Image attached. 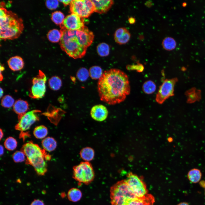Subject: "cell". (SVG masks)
<instances>
[{
	"label": "cell",
	"instance_id": "cell-1",
	"mask_svg": "<svg viewBox=\"0 0 205 205\" xmlns=\"http://www.w3.org/2000/svg\"><path fill=\"white\" fill-rule=\"evenodd\" d=\"M97 90L101 101L111 105L119 104L130 93L128 77L118 69L105 71L99 79Z\"/></svg>",
	"mask_w": 205,
	"mask_h": 205
},
{
	"label": "cell",
	"instance_id": "cell-2",
	"mask_svg": "<svg viewBox=\"0 0 205 205\" xmlns=\"http://www.w3.org/2000/svg\"><path fill=\"white\" fill-rule=\"evenodd\" d=\"M62 49L70 57L80 58L85 54L87 48L93 41L94 35L86 26L77 30H69L61 26Z\"/></svg>",
	"mask_w": 205,
	"mask_h": 205
},
{
	"label": "cell",
	"instance_id": "cell-3",
	"mask_svg": "<svg viewBox=\"0 0 205 205\" xmlns=\"http://www.w3.org/2000/svg\"><path fill=\"white\" fill-rule=\"evenodd\" d=\"M0 39H12L18 38L24 28L22 19L16 14L2 7L0 8Z\"/></svg>",
	"mask_w": 205,
	"mask_h": 205
},
{
	"label": "cell",
	"instance_id": "cell-4",
	"mask_svg": "<svg viewBox=\"0 0 205 205\" xmlns=\"http://www.w3.org/2000/svg\"><path fill=\"white\" fill-rule=\"evenodd\" d=\"M137 197L130 188L125 180L119 181L111 187V205H124L128 201Z\"/></svg>",
	"mask_w": 205,
	"mask_h": 205
},
{
	"label": "cell",
	"instance_id": "cell-5",
	"mask_svg": "<svg viewBox=\"0 0 205 205\" xmlns=\"http://www.w3.org/2000/svg\"><path fill=\"white\" fill-rule=\"evenodd\" d=\"M95 177V173L91 163L88 161L82 162L73 167V178L77 181L88 185Z\"/></svg>",
	"mask_w": 205,
	"mask_h": 205
},
{
	"label": "cell",
	"instance_id": "cell-6",
	"mask_svg": "<svg viewBox=\"0 0 205 205\" xmlns=\"http://www.w3.org/2000/svg\"><path fill=\"white\" fill-rule=\"evenodd\" d=\"M50 158V155L42 149L36 151L27 157L26 163L31 165L38 175H43L47 171L45 160H49Z\"/></svg>",
	"mask_w": 205,
	"mask_h": 205
},
{
	"label": "cell",
	"instance_id": "cell-7",
	"mask_svg": "<svg viewBox=\"0 0 205 205\" xmlns=\"http://www.w3.org/2000/svg\"><path fill=\"white\" fill-rule=\"evenodd\" d=\"M71 13L82 18H87L95 12L94 6L91 0H72L70 4Z\"/></svg>",
	"mask_w": 205,
	"mask_h": 205
},
{
	"label": "cell",
	"instance_id": "cell-8",
	"mask_svg": "<svg viewBox=\"0 0 205 205\" xmlns=\"http://www.w3.org/2000/svg\"><path fill=\"white\" fill-rule=\"evenodd\" d=\"M46 80L45 74L40 70L38 75L32 79V85L30 90L29 96L34 99L43 97L46 91Z\"/></svg>",
	"mask_w": 205,
	"mask_h": 205
},
{
	"label": "cell",
	"instance_id": "cell-9",
	"mask_svg": "<svg viewBox=\"0 0 205 205\" xmlns=\"http://www.w3.org/2000/svg\"><path fill=\"white\" fill-rule=\"evenodd\" d=\"M125 180L130 188L137 196L142 197L148 194L145 183L136 175L130 173L128 174Z\"/></svg>",
	"mask_w": 205,
	"mask_h": 205
},
{
	"label": "cell",
	"instance_id": "cell-10",
	"mask_svg": "<svg viewBox=\"0 0 205 205\" xmlns=\"http://www.w3.org/2000/svg\"><path fill=\"white\" fill-rule=\"evenodd\" d=\"M176 78L165 80L160 86L156 95L155 101L159 104L174 95V87L177 81Z\"/></svg>",
	"mask_w": 205,
	"mask_h": 205
},
{
	"label": "cell",
	"instance_id": "cell-11",
	"mask_svg": "<svg viewBox=\"0 0 205 205\" xmlns=\"http://www.w3.org/2000/svg\"><path fill=\"white\" fill-rule=\"evenodd\" d=\"M40 112V110H34L18 116L19 121L15 126V129L21 131L28 130L32 125L39 120L38 114Z\"/></svg>",
	"mask_w": 205,
	"mask_h": 205
},
{
	"label": "cell",
	"instance_id": "cell-12",
	"mask_svg": "<svg viewBox=\"0 0 205 205\" xmlns=\"http://www.w3.org/2000/svg\"><path fill=\"white\" fill-rule=\"evenodd\" d=\"M62 24L66 29L73 30L80 29L85 26L83 19L73 13L67 15Z\"/></svg>",
	"mask_w": 205,
	"mask_h": 205
},
{
	"label": "cell",
	"instance_id": "cell-13",
	"mask_svg": "<svg viewBox=\"0 0 205 205\" xmlns=\"http://www.w3.org/2000/svg\"><path fill=\"white\" fill-rule=\"evenodd\" d=\"M108 114L106 106L102 104H97L93 106L91 109L90 115L95 120L99 122L103 121L107 118Z\"/></svg>",
	"mask_w": 205,
	"mask_h": 205
},
{
	"label": "cell",
	"instance_id": "cell-14",
	"mask_svg": "<svg viewBox=\"0 0 205 205\" xmlns=\"http://www.w3.org/2000/svg\"><path fill=\"white\" fill-rule=\"evenodd\" d=\"M155 201L154 197L148 193L143 197L137 196L130 200L124 205H153Z\"/></svg>",
	"mask_w": 205,
	"mask_h": 205
},
{
	"label": "cell",
	"instance_id": "cell-15",
	"mask_svg": "<svg viewBox=\"0 0 205 205\" xmlns=\"http://www.w3.org/2000/svg\"><path fill=\"white\" fill-rule=\"evenodd\" d=\"M95 7V12L100 14L106 13L114 3L111 0H91Z\"/></svg>",
	"mask_w": 205,
	"mask_h": 205
},
{
	"label": "cell",
	"instance_id": "cell-16",
	"mask_svg": "<svg viewBox=\"0 0 205 205\" xmlns=\"http://www.w3.org/2000/svg\"><path fill=\"white\" fill-rule=\"evenodd\" d=\"M9 68L13 71H17L22 69L24 66V62L22 58L18 56L12 57L7 61Z\"/></svg>",
	"mask_w": 205,
	"mask_h": 205
},
{
	"label": "cell",
	"instance_id": "cell-17",
	"mask_svg": "<svg viewBox=\"0 0 205 205\" xmlns=\"http://www.w3.org/2000/svg\"><path fill=\"white\" fill-rule=\"evenodd\" d=\"M13 107L14 111L18 114V116L26 113L29 108V105L27 101L21 99L15 101Z\"/></svg>",
	"mask_w": 205,
	"mask_h": 205
},
{
	"label": "cell",
	"instance_id": "cell-18",
	"mask_svg": "<svg viewBox=\"0 0 205 205\" xmlns=\"http://www.w3.org/2000/svg\"><path fill=\"white\" fill-rule=\"evenodd\" d=\"M42 145L45 151L51 152L54 150L56 147L57 143L56 141L52 137H47L43 140Z\"/></svg>",
	"mask_w": 205,
	"mask_h": 205
},
{
	"label": "cell",
	"instance_id": "cell-19",
	"mask_svg": "<svg viewBox=\"0 0 205 205\" xmlns=\"http://www.w3.org/2000/svg\"><path fill=\"white\" fill-rule=\"evenodd\" d=\"M82 196L81 191L79 188H73L68 191L67 197L68 200L72 202H77L79 201Z\"/></svg>",
	"mask_w": 205,
	"mask_h": 205
},
{
	"label": "cell",
	"instance_id": "cell-20",
	"mask_svg": "<svg viewBox=\"0 0 205 205\" xmlns=\"http://www.w3.org/2000/svg\"><path fill=\"white\" fill-rule=\"evenodd\" d=\"M80 155L81 158L86 161L89 162L93 159L95 151L92 148L86 147L83 148L80 151Z\"/></svg>",
	"mask_w": 205,
	"mask_h": 205
},
{
	"label": "cell",
	"instance_id": "cell-21",
	"mask_svg": "<svg viewBox=\"0 0 205 205\" xmlns=\"http://www.w3.org/2000/svg\"><path fill=\"white\" fill-rule=\"evenodd\" d=\"M202 176L200 171L196 168H193L190 170L187 174L188 178L191 183H196L199 181Z\"/></svg>",
	"mask_w": 205,
	"mask_h": 205
},
{
	"label": "cell",
	"instance_id": "cell-22",
	"mask_svg": "<svg viewBox=\"0 0 205 205\" xmlns=\"http://www.w3.org/2000/svg\"><path fill=\"white\" fill-rule=\"evenodd\" d=\"M33 133L34 136L37 139H44L47 135L48 130L45 126L40 125L35 128Z\"/></svg>",
	"mask_w": 205,
	"mask_h": 205
},
{
	"label": "cell",
	"instance_id": "cell-23",
	"mask_svg": "<svg viewBox=\"0 0 205 205\" xmlns=\"http://www.w3.org/2000/svg\"><path fill=\"white\" fill-rule=\"evenodd\" d=\"M62 34L61 30L54 29L50 30L47 34L48 40L52 42H57L60 40Z\"/></svg>",
	"mask_w": 205,
	"mask_h": 205
},
{
	"label": "cell",
	"instance_id": "cell-24",
	"mask_svg": "<svg viewBox=\"0 0 205 205\" xmlns=\"http://www.w3.org/2000/svg\"><path fill=\"white\" fill-rule=\"evenodd\" d=\"M61 79L57 76H53L50 78L48 81L49 87L52 90L57 91L59 90L62 86Z\"/></svg>",
	"mask_w": 205,
	"mask_h": 205
},
{
	"label": "cell",
	"instance_id": "cell-25",
	"mask_svg": "<svg viewBox=\"0 0 205 205\" xmlns=\"http://www.w3.org/2000/svg\"><path fill=\"white\" fill-rule=\"evenodd\" d=\"M156 85L153 81L149 80L145 81L143 84L142 88L143 92L147 94L153 93L155 91Z\"/></svg>",
	"mask_w": 205,
	"mask_h": 205
},
{
	"label": "cell",
	"instance_id": "cell-26",
	"mask_svg": "<svg viewBox=\"0 0 205 205\" xmlns=\"http://www.w3.org/2000/svg\"><path fill=\"white\" fill-rule=\"evenodd\" d=\"M162 44L163 48L168 51L173 50L175 48L176 44L175 40L169 37L164 38L162 41Z\"/></svg>",
	"mask_w": 205,
	"mask_h": 205
},
{
	"label": "cell",
	"instance_id": "cell-27",
	"mask_svg": "<svg viewBox=\"0 0 205 205\" xmlns=\"http://www.w3.org/2000/svg\"><path fill=\"white\" fill-rule=\"evenodd\" d=\"M89 73L90 77L94 80L99 79L103 73L101 68L98 66H94L91 67Z\"/></svg>",
	"mask_w": 205,
	"mask_h": 205
},
{
	"label": "cell",
	"instance_id": "cell-28",
	"mask_svg": "<svg viewBox=\"0 0 205 205\" xmlns=\"http://www.w3.org/2000/svg\"><path fill=\"white\" fill-rule=\"evenodd\" d=\"M97 50L99 55L101 57H106L109 54L110 47L107 44L103 42L98 44L97 48Z\"/></svg>",
	"mask_w": 205,
	"mask_h": 205
},
{
	"label": "cell",
	"instance_id": "cell-29",
	"mask_svg": "<svg viewBox=\"0 0 205 205\" xmlns=\"http://www.w3.org/2000/svg\"><path fill=\"white\" fill-rule=\"evenodd\" d=\"M63 14L60 11H56L52 13L51 19L56 24L61 25L65 19Z\"/></svg>",
	"mask_w": 205,
	"mask_h": 205
},
{
	"label": "cell",
	"instance_id": "cell-30",
	"mask_svg": "<svg viewBox=\"0 0 205 205\" xmlns=\"http://www.w3.org/2000/svg\"><path fill=\"white\" fill-rule=\"evenodd\" d=\"M4 145L5 148L8 150L13 151L17 147V142L14 138L9 137L5 140Z\"/></svg>",
	"mask_w": 205,
	"mask_h": 205
},
{
	"label": "cell",
	"instance_id": "cell-31",
	"mask_svg": "<svg viewBox=\"0 0 205 205\" xmlns=\"http://www.w3.org/2000/svg\"><path fill=\"white\" fill-rule=\"evenodd\" d=\"M89 75V71L85 68L82 67L79 69L76 73V77L81 81L83 82L88 78Z\"/></svg>",
	"mask_w": 205,
	"mask_h": 205
},
{
	"label": "cell",
	"instance_id": "cell-32",
	"mask_svg": "<svg viewBox=\"0 0 205 205\" xmlns=\"http://www.w3.org/2000/svg\"><path fill=\"white\" fill-rule=\"evenodd\" d=\"M15 102L14 99L11 96L7 95L3 97L1 101V105L4 107L10 108L13 106Z\"/></svg>",
	"mask_w": 205,
	"mask_h": 205
},
{
	"label": "cell",
	"instance_id": "cell-33",
	"mask_svg": "<svg viewBox=\"0 0 205 205\" xmlns=\"http://www.w3.org/2000/svg\"><path fill=\"white\" fill-rule=\"evenodd\" d=\"M26 157L24 153L21 151H16L12 155L13 159L16 163H19L24 161Z\"/></svg>",
	"mask_w": 205,
	"mask_h": 205
},
{
	"label": "cell",
	"instance_id": "cell-34",
	"mask_svg": "<svg viewBox=\"0 0 205 205\" xmlns=\"http://www.w3.org/2000/svg\"><path fill=\"white\" fill-rule=\"evenodd\" d=\"M130 37L131 34L128 30L121 37L115 41L120 44H125L128 42Z\"/></svg>",
	"mask_w": 205,
	"mask_h": 205
},
{
	"label": "cell",
	"instance_id": "cell-35",
	"mask_svg": "<svg viewBox=\"0 0 205 205\" xmlns=\"http://www.w3.org/2000/svg\"><path fill=\"white\" fill-rule=\"evenodd\" d=\"M59 4V1L56 0H47L46 1V5L47 7L50 10L56 9Z\"/></svg>",
	"mask_w": 205,
	"mask_h": 205
},
{
	"label": "cell",
	"instance_id": "cell-36",
	"mask_svg": "<svg viewBox=\"0 0 205 205\" xmlns=\"http://www.w3.org/2000/svg\"><path fill=\"white\" fill-rule=\"evenodd\" d=\"M128 30L125 28L121 27L118 28L114 34L115 40L121 37Z\"/></svg>",
	"mask_w": 205,
	"mask_h": 205
},
{
	"label": "cell",
	"instance_id": "cell-37",
	"mask_svg": "<svg viewBox=\"0 0 205 205\" xmlns=\"http://www.w3.org/2000/svg\"><path fill=\"white\" fill-rule=\"evenodd\" d=\"M30 205H45L43 202L39 199H35L33 200Z\"/></svg>",
	"mask_w": 205,
	"mask_h": 205
},
{
	"label": "cell",
	"instance_id": "cell-38",
	"mask_svg": "<svg viewBox=\"0 0 205 205\" xmlns=\"http://www.w3.org/2000/svg\"><path fill=\"white\" fill-rule=\"evenodd\" d=\"M59 1H60L64 5L66 6H67L69 4H70L71 2L72 1V0H60Z\"/></svg>",
	"mask_w": 205,
	"mask_h": 205
},
{
	"label": "cell",
	"instance_id": "cell-39",
	"mask_svg": "<svg viewBox=\"0 0 205 205\" xmlns=\"http://www.w3.org/2000/svg\"><path fill=\"white\" fill-rule=\"evenodd\" d=\"M128 21L130 24H133L135 22L136 19L134 17H131L129 18Z\"/></svg>",
	"mask_w": 205,
	"mask_h": 205
},
{
	"label": "cell",
	"instance_id": "cell-40",
	"mask_svg": "<svg viewBox=\"0 0 205 205\" xmlns=\"http://www.w3.org/2000/svg\"><path fill=\"white\" fill-rule=\"evenodd\" d=\"M4 152V148L1 145H0V155H2Z\"/></svg>",
	"mask_w": 205,
	"mask_h": 205
},
{
	"label": "cell",
	"instance_id": "cell-41",
	"mask_svg": "<svg viewBox=\"0 0 205 205\" xmlns=\"http://www.w3.org/2000/svg\"><path fill=\"white\" fill-rule=\"evenodd\" d=\"M177 205H189L187 202H181V203H179V204H178Z\"/></svg>",
	"mask_w": 205,
	"mask_h": 205
},
{
	"label": "cell",
	"instance_id": "cell-42",
	"mask_svg": "<svg viewBox=\"0 0 205 205\" xmlns=\"http://www.w3.org/2000/svg\"><path fill=\"white\" fill-rule=\"evenodd\" d=\"M0 140H1L2 139V138L3 137L4 134H3V132L2 130L1 129H0Z\"/></svg>",
	"mask_w": 205,
	"mask_h": 205
},
{
	"label": "cell",
	"instance_id": "cell-43",
	"mask_svg": "<svg viewBox=\"0 0 205 205\" xmlns=\"http://www.w3.org/2000/svg\"><path fill=\"white\" fill-rule=\"evenodd\" d=\"M3 91L1 87L0 88V98H1L3 95Z\"/></svg>",
	"mask_w": 205,
	"mask_h": 205
},
{
	"label": "cell",
	"instance_id": "cell-44",
	"mask_svg": "<svg viewBox=\"0 0 205 205\" xmlns=\"http://www.w3.org/2000/svg\"><path fill=\"white\" fill-rule=\"evenodd\" d=\"M4 67L3 66H1V65L0 66V71L1 72L3 71L4 70Z\"/></svg>",
	"mask_w": 205,
	"mask_h": 205
},
{
	"label": "cell",
	"instance_id": "cell-45",
	"mask_svg": "<svg viewBox=\"0 0 205 205\" xmlns=\"http://www.w3.org/2000/svg\"><path fill=\"white\" fill-rule=\"evenodd\" d=\"M173 139L172 138H169V142H171L172 141Z\"/></svg>",
	"mask_w": 205,
	"mask_h": 205
},
{
	"label": "cell",
	"instance_id": "cell-46",
	"mask_svg": "<svg viewBox=\"0 0 205 205\" xmlns=\"http://www.w3.org/2000/svg\"><path fill=\"white\" fill-rule=\"evenodd\" d=\"M204 187H205V185H204Z\"/></svg>",
	"mask_w": 205,
	"mask_h": 205
}]
</instances>
